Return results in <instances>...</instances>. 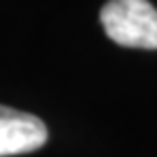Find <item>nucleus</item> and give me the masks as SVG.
<instances>
[{
	"mask_svg": "<svg viewBox=\"0 0 157 157\" xmlns=\"http://www.w3.org/2000/svg\"><path fill=\"white\" fill-rule=\"evenodd\" d=\"M100 23L117 45L157 49V8L149 0H108Z\"/></svg>",
	"mask_w": 157,
	"mask_h": 157,
	"instance_id": "f257e3e1",
	"label": "nucleus"
},
{
	"mask_svg": "<svg viewBox=\"0 0 157 157\" xmlns=\"http://www.w3.org/2000/svg\"><path fill=\"white\" fill-rule=\"evenodd\" d=\"M47 137V127L39 117L0 104V157L37 151Z\"/></svg>",
	"mask_w": 157,
	"mask_h": 157,
	"instance_id": "f03ea898",
	"label": "nucleus"
}]
</instances>
